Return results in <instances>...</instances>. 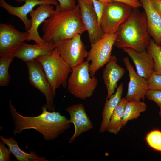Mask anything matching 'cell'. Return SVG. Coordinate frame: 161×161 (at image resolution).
Here are the masks:
<instances>
[{"mask_svg":"<svg viewBox=\"0 0 161 161\" xmlns=\"http://www.w3.org/2000/svg\"><path fill=\"white\" fill-rule=\"evenodd\" d=\"M9 108L14 124V135L21 133L24 129H32L41 134L45 140H52L69 129L72 123L66 116L61 115L59 112L47 111L46 104L41 107L42 113L33 117L20 114L10 99Z\"/></svg>","mask_w":161,"mask_h":161,"instance_id":"obj_1","label":"cell"},{"mask_svg":"<svg viewBox=\"0 0 161 161\" xmlns=\"http://www.w3.org/2000/svg\"><path fill=\"white\" fill-rule=\"evenodd\" d=\"M53 14L43 22L42 39L46 42L54 44L58 41L81 34L86 29L82 22L78 4L74 9L61 10L59 4Z\"/></svg>","mask_w":161,"mask_h":161,"instance_id":"obj_2","label":"cell"},{"mask_svg":"<svg viewBox=\"0 0 161 161\" xmlns=\"http://www.w3.org/2000/svg\"><path fill=\"white\" fill-rule=\"evenodd\" d=\"M114 46L120 49L129 47L138 52L146 50L150 38L145 11L133 8L128 19L118 28Z\"/></svg>","mask_w":161,"mask_h":161,"instance_id":"obj_3","label":"cell"},{"mask_svg":"<svg viewBox=\"0 0 161 161\" xmlns=\"http://www.w3.org/2000/svg\"><path fill=\"white\" fill-rule=\"evenodd\" d=\"M36 59L41 65L55 97L57 89L61 86L67 88L68 79L72 68L61 57L56 48L51 54Z\"/></svg>","mask_w":161,"mask_h":161,"instance_id":"obj_4","label":"cell"},{"mask_svg":"<svg viewBox=\"0 0 161 161\" xmlns=\"http://www.w3.org/2000/svg\"><path fill=\"white\" fill-rule=\"evenodd\" d=\"M89 65L87 61L72 68L67 80V88L69 93L83 100L93 95L98 83L97 78L90 75Z\"/></svg>","mask_w":161,"mask_h":161,"instance_id":"obj_5","label":"cell"},{"mask_svg":"<svg viewBox=\"0 0 161 161\" xmlns=\"http://www.w3.org/2000/svg\"><path fill=\"white\" fill-rule=\"evenodd\" d=\"M133 9L130 5L120 2L106 3L100 22L104 34L116 33L119 27L129 18Z\"/></svg>","mask_w":161,"mask_h":161,"instance_id":"obj_6","label":"cell"},{"mask_svg":"<svg viewBox=\"0 0 161 161\" xmlns=\"http://www.w3.org/2000/svg\"><path fill=\"white\" fill-rule=\"evenodd\" d=\"M117 35V32L112 34H104L100 39L91 45L87 61H91L89 69L91 76H94L96 72L108 62Z\"/></svg>","mask_w":161,"mask_h":161,"instance_id":"obj_7","label":"cell"},{"mask_svg":"<svg viewBox=\"0 0 161 161\" xmlns=\"http://www.w3.org/2000/svg\"><path fill=\"white\" fill-rule=\"evenodd\" d=\"M54 44L60 56L72 68L83 62L87 57L88 52L80 34L57 41Z\"/></svg>","mask_w":161,"mask_h":161,"instance_id":"obj_8","label":"cell"},{"mask_svg":"<svg viewBox=\"0 0 161 161\" xmlns=\"http://www.w3.org/2000/svg\"><path fill=\"white\" fill-rule=\"evenodd\" d=\"M26 63L30 83L45 95L46 100V104L48 110L49 111H55L54 103L55 97L41 65L36 59Z\"/></svg>","mask_w":161,"mask_h":161,"instance_id":"obj_9","label":"cell"},{"mask_svg":"<svg viewBox=\"0 0 161 161\" xmlns=\"http://www.w3.org/2000/svg\"><path fill=\"white\" fill-rule=\"evenodd\" d=\"M29 36L28 31L21 32L13 25L0 23V57L14 55Z\"/></svg>","mask_w":161,"mask_h":161,"instance_id":"obj_10","label":"cell"},{"mask_svg":"<svg viewBox=\"0 0 161 161\" xmlns=\"http://www.w3.org/2000/svg\"><path fill=\"white\" fill-rule=\"evenodd\" d=\"M79 5L81 19L86 29L91 45L100 39L104 33L99 24L91 0H77Z\"/></svg>","mask_w":161,"mask_h":161,"instance_id":"obj_11","label":"cell"},{"mask_svg":"<svg viewBox=\"0 0 161 161\" xmlns=\"http://www.w3.org/2000/svg\"><path fill=\"white\" fill-rule=\"evenodd\" d=\"M123 61L129 72L130 79L125 98L128 101H140L144 99L148 90V80L136 72L128 57H124Z\"/></svg>","mask_w":161,"mask_h":161,"instance_id":"obj_12","label":"cell"},{"mask_svg":"<svg viewBox=\"0 0 161 161\" xmlns=\"http://www.w3.org/2000/svg\"><path fill=\"white\" fill-rule=\"evenodd\" d=\"M65 110L69 114V121L75 126V131L69 139V143H72L81 134L93 128L92 122L87 116L83 104L72 105L67 107Z\"/></svg>","mask_w":161,"mask_h":161,"instance_id":"obj_13","label":"cell"},{"mask_svg":"<svg viewBox=\"0 0 161 161\" xmlns=\"http://www.w3.org/2000/svg\"><path fill=\"white\" fill-rule=\"evenodd\" d=\"M55 11L53 5L43 4L38 5L35 10H33L29 13L32 24L30 28L28 31L29 36L27 41L33 40L36 44L42 45L48 44L49 43L45 42L39 35L38 28L47 18L53 14Z\"/></svg>","mask_w":161,"mask_h":161,"instance_id":"obj_14","label":"cell"},{"mask_svg":"<svg viewBox=\"0 0 161 161\" xmlns=\"http://www.w3.org/2000/svg\"><path fill=\"white\" fill-rule=\"evenodd\" d=\"M24 4L16 7L7 3L4 0H0V6L6 10L10 14L19 18L23 23L26 31L29 30L31 26V21L29 19L27 15L35 6L43 4L56 6L58 3L57 1L52 0H25Z\"/></svg>","mask_w":161,"mask_h":161,"instance_id":"obj_15","label":"cell"},{"mask_svg":"<svg viewBox=\"0 0 161 161\" xmlns=\"http://www.w3.org/2000/svg\"><path fill=\"white\" fill-rule=\"evenodd\" d=\"M132 59L140 76L148 80L154 72V63L151 55L147 51L138 52L129 47L121 49Z\"/></svg>","mask_w":161,"mask_h":161,"instance_id":"obj_16","label":"cell"},{"mask_svg":"<svg viewBox=\"0 0 161 161\" xmlns=\"http://www.w3.org/2000/svg\"><path fill=\"white\" fill-rule=\"evenodd\" d=\"M125 72V69L118 65L115 55H111L103 71L102 77L107 89V95L106 100L113 94L117 82Z\"/></svg>","mask_w":161,"mask_h":161,"instance_id":"obj_17","label":"cell"},{"mask_svg":"<svg viewBox=\"0 0 161 161\" xmlns=\"http://www.w3.org/2000/svg\"><path fill=\"white\" fill-rule=\"evenodd\" d=\"M145 13L148 33L155 43L161 47V16L151 0H139Z\"/></svg>","mask_w":161,"mask_h":161,"instance_id":"obj_18","label":"cell"},{"mask_svg":"<svg viewBox=\"0 0 161 161\" xmlns=\"http://www.w3.org/2000/svg\"><path fill=\"white\" fill-rule=\"evenodd\" d=\"M55 48L54 44L51 43L42 45L37 44H29L24 42L14 55L15 57L26 63L40 56L51 54Z\"/></svg>","mask_w":161,"mask_h":161,"instance_id":"obj_19","label":"cell"},{"mask_svg":"<svg viewBox=\"0 0 161 161\" xmlns=\"http://www.w3.org/2000/svg\"><path fill=\"white\" fill-rule=\"evenodd\" d=\"M123 85L121 83L117 90L108 99L106 100L102 114V120L99 129V132L103 133L106 131L111 116L121 99Z\"/></svg>","mask_w":161,"mask_h":161,"instance_id":"obj_20","label":"cell"},{"mask_svg":"<svg viewBox=\"0 0 161 161\" xmlns=\"http://www.w3.org/2000/svg\"><path fill=\"white\" fill-rule=\"evenodd\" d=\"M0 140L8 146L12 153L19 161H47L44 157H39L34 151L30 153L24 152L19 147L17 141L14 137L7 139L3 136H0Z\"/></svg>","mask_w":161,"mask_h":161,"instance_id":"obj_21","label":"cell"},{"mask_svg":"<svg viewBox=\"0 0 161 161\" xmlns=\"http://www.w3.org/2000/svg\"><path fill=\"white\" fill-rule=\"evenodd\" d=\"M128 100L122 98L113 112L106 131L117 134L122 127V123L125 107Z\"/></svg>","mask_w":161,"mask_h":161,"instance_id":"obj_22","label":"cell"},{"mask_svg":"<svg viewBox=\"0 0 161 161\" xmlns=\"http://www.w3.org/2000/svg\"><path fill=\"white\" fill-rule=\"evenodd\" d=\"M147 106L144 102L140 101H128L126 106L123 117L122 126H125L130 120L136 119L140 113L145 111Z\"/></svg>","mask_w":161,"mask_h":161,"instance_id":"obj_23","label":"cell"},{"mask_svg":"<svg viewBox=\"0 0 161 161\" xmlns=\"http://www.w3.org/2000/svg\"><path fill=\"white\" fill-rule=\"evenodd\" d=\"M14 57V55L0 57V86H7L9 84L10 80L9 68Z\"/></svg>","mask_w":161,"mask_h":161,"instance_id":"obj_24","label":"cell"},{"mask_svg":"<svg viewBox=\"0 0 161 161\" xmlns=\"http://www.w3.org/2000/svg\"><path fill=\"white\" fill-rule=\"evenodd\" d=\"M147 51L151 55L154 63V72L161 75V47L150 39Z\"/></svg>","mask_w":161,"mask_h":161,"instance_id":"obj_25","label":"cell"},{"mask_svg":"<svg viewBox=\"0 0 161 161\" xmlns=\"http://www.w3.org/2000/svg\"><path fill=\"white\" fill-rule=\"evenodd\" d=\"M146 140L149 146L154 150L161 152V131L154 130L147 135Z\"/></svg>","mask_w":161,"mask_h":161,"instance_id":"obj_26","label":"cell"},{"mask_svg":"<svg viewBox=\"0 0 161 161\" xmlns=\"http://www.w3.org/2000/svg\"><path fill=\"white\" fill-rule=\"evenodd\" d=\"M148 80L149 90H161V75L154 72Z\"/></svg>","mask_w":161,"mask_h":161,"instance_id":"obj_27","label":"cell"},{"mask_svg":"<svg viewBox=\"0 0 161 161\" xmlns=\"http://www.w3.org/2000/svg\"><path fill=\"white\" fill-rule=\"evenodd\" d=\"M145 97L148 100L155 102L159 107V115L161 116V90L148 89Z\"/></svg>","mask_w":161,"mask_h":161,"instance_id":"obj_28","label":"cell"},{"mask_svg":"<svg viewBox=\"0 0 161 161\" xmlns=\"http://www.w3.org/2000/svg\"><path fill=\"white\" fill-rule=\"evenodd\" d=\"M93 3L94 9L97 16L100 24L103 13L106 7V3L99 0H91Z\"/></svg>","mask_w":161,"mask_h":161,"instance_id":"obj_29","label":"cell"},{"mask_svg":"<svg viewBox=\"0 0 161 161\" xmlns=\"http://www.w3.org/2000/svg\"><path fill=\"white\" fill-rule=\"evenodd\" d=\"M3 142H0V161H9L11 153L10 149L6 148Z\"/></svg>","mask_w":161,"mask_h":161,"instance_id":"obj_30","label":"cell"},{"mask_svg":"<svg viewBox=\"0 0 161 161\" xmlns=\"http://www.w3.org/2000/svg\"><path fill=\"white\" fill-rule=\"evenodd\" d=\"M58 2L60 9L61 10H68L74 8L76 6L75 0H57Z\"/></svg>","mask_w":161,"mask_h":161,"instance_id":"obj_31","label":"cell"},{"mask_svg":"<svg viewBox=\"0 0 161 161\" xmlns=\"http://www.w3.org/2000/svg\"><path fill=\"white\" fill-rule=\"evenodd\" d=\"M105 3H109L113 1H118L126 3L133 8H138L142 7V5L139 0H99Z\"/></svg>","mask_w":161,"mask_h":161,"instance_id":"obj_32","label":"cell"},{"mask_svg":"<svg viewBox=\"0 0 161 161\" xmlns=\"http://www.w3.org/2000/svg\"><path fill=\"white\" fill-rule=\"evenodd\" d=\"M151 1L155 9L161 16V0H151Z\"/></svg>","mask_w":161,"mask_h":161,"instance_id":"obj_33","label":"cell"},{"mask_svg":"<svg viewBox=\"0 0 161 161\" xmlns=\"http://www.w3.org/2000/svg\"><path fill=\"white\" fill-rule=\"evenodd\" d=\"M19 3H21L23 2H24L25 0H14ZM55 1H57V0H52Z\"/></svg>","mask_w":161,"mask_h":161,"instance_id":"obj_34","label":"cell"},{"mask_svg":"<svg viewBox=\"0 0 161 161\" xmlns=\"http://www.w3.org/2000/svg\"></svg>","mask_w":161,"mask_h":161,"instance_id":"obj_35","label":"cell"}]
</instances>
